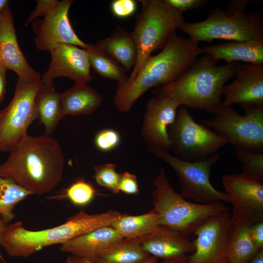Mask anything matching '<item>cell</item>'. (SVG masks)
I'll use <instances>...</instances> for the list:
<instances>
[{
    "label": "cell",
    "mask_w": 263,
    "mask_h": 263,
    "mask_svg": "<svg viewBox=\"0 0 263 263\" xmlns=\"http://www.w3.org/2000/svg\"><path fill=\"white\" fill-rule=\"evenodd\" d=\"M199 48L198 42L175 35L159 54L147 58L132 82L117 85L113 101L118 111L128 112L146 91L176 79L200 55Z\"/></svg>",
    "instance_id": "cell-2"
},
{
    "label": "cell",
    "mask_w": 263,
    "mask_h": 263,
    "mask_svg": "<svg viewBox=\"0 0 263 263\" xmlns=\"http://www.w3.org/2000/svg\"><path fill=\"white\" fill-rule=\"evenodd\" d=\"M238 113L232 105L222 106L212 119L202 120L205 126L230 143L235 150L263 151V105L242 107Z\"/></svg>",
    "instance_id": "cell-8"
},
{
    "label": "cell",
    "mask_w": 263,
    "mask_h": 263,
    "mask_svg": "<svg viewBox=\"0 0 263 263\" xmlns=\"http://www.w3.org/2000/svg\"><path fill=\"white\" fill-rule=\"evenodd\" d=\"M164 2L177 12L183 14L184 12L198 9L207 5V0H163Z\"/></svg>",
    "instance_id": "cell-35"
},
{
    "label": "cell",
    "mask_w": 263,
    "mask_h": 263,
    "mask_svg": "<svg viewBox=\"0 0 263 263\" xmlns=\"http://www.w3.org/2000/svg\"><path fill=\"white\" fill-rule=\"evenodd\" d=\"M199 54L215 63L223 59L226 63L243 61L263 65V40L230 41L205 46L199 48Z\"/></svg>",
    "instance_id": "cell-21"
},
{
    "label": "cell",
    "mask_w": 263,
    "mask_h": 263,
    "mask_svg": "<svg viewBox=\"0 0 263 263\" xmlns=\"http://www.w3.org/2000/svg\"><path fill=\"white\" fill-rule=\"evenodd\" d=\"M158 259L150 256L145 263H157ZM65 263H92L88 260L76 256L69 255L65 260Z\"/></svg>",
    "instance_id": "cell-40"
},
{
    "label": "cell",
    "mask_w": 263,
    "mask_h": 263,
    "mask_svg": "<svg viewBox=\"0 0 263 263\" xmlns=\"http://www.w3.org/2000/svg\"><path fill=\"white\" fill-rule=\"evenodd\" d=\"M123 239L112 227H102L61 244L59 250L91 262Z\"/></svg>",
    "instance_id": "cell-20"
},
{
    "label": "cell",
    "mask_w": 263,
    "mask_h": 263,
    "mask_svg": "<svg viewBox=\"0 0 263 263\" xmlns=\"http://www.w3.org/2000/svg\"><path fill=\"white\" fill-rule=\"evenodd\" d=\"M252 225L242 220H232L227 244L229 263H247L258 253L250 236Z\"/></svg>",
    "instance_id": "cell-24"
},
{
    "label": "cell",
    "mask_w": 263,
    "mask_h": 263,
    "mask_svg": "<svg viewBox=\"0 0 263 263\" xmlns=\"http://www.w3.org/2000/svg\"><path fill=\"white\" fill-rule=\"evenodd\" d=\"M169 128L171 149L175 156L183 160L205 159L228 143L215 131L196 122L183 106L180 107L174 123Z\"/></svg>",
    "instance_id": "cell-10"
},
{
    "label": "cell",
    "mask_w": 263,
    "mask_h": 263,
    "mask_svg": "<svg viewBox=\"0 0 263 263\" xmlns=\"http://www.w3.org/2000/svg\"><path fill=\"white\" fill-rule=\"evenodd\" d=\"M247 263H263V248L260 250Z\"/></svg>",
    "instance_id": "cell-42"
},
{
    "label": "cell",
    "mask_w": 263,
    "mask_h": 263,
    "mask_svg": "<svg viewBox=\"0 0 263 263\" xmlns=\"http://www.w3.org/2000/svg\"><path fill=\"white\" fill-rule=\"evenodd\" d=\"M222 183L232 205V220L251 225L263 220V181L241 173L224 175Z\"/></svg>",
    "instance_id": "cell-13"
},
{
    "label": "cell",
    "mask_w": 263,
    "mask_h": 263,
    "mask_svg": "<svg viewBox=\"0 0 263 263\" xmlns=\"http://www.w3.org/2000/svg\"><path fill=\"white\" fill-rule=\"evenodd\" d=\"M95 193L93 186L81 179L73 183L65 191V195L68 199L78 206L88 205L93 199Z\"/></svg>",
    "instance_id": "cell-32"
},
{
    "label": "cell",
    "mask_w": 263,
    "mask_h": 263,
    "mask_svg": "<svg viewBox=\"0 0 263 263\" xmlns=\"http://www.w3.org/2000/svg\"><path fill=\"white\" fill-rule=\"evenodd\" d=\"M236 158L242 167V173L263 181V151L235 150Z\"/></svg>",
    "instance_id": "cell-30"
},
{
    "label": "cell",
    "mask_w": 263,
    "mask_h": 263,
    "mask_svg": "<svg viewBox=\"0 0 263 263\" xmlns=\"http://www.w3.org/2000/svg\"><path fill=\"white\" fill-rule=\"evenodd\" d=\"M140 12L136 15L131 32L136 48L134 66L124 84L132 82L147 58L154 51L163 49L185 22L183 14L163 0L141 1Z\"/></svg>",
    "instance_id": "cell-5"
},
{
    "label": "cell",
    "mask_w": 263,
    "mask_h": 263,
    "mask_svg": "<svg viewBox=\"0 0 263 263\" xmlns=\"http://www.w3.org/2000/svg\"><path fill=\"white\" fill-rule=\"evenodd\" d=\"M158 216L153 209L135 216L121 214L111 227L124 239H138L155 230L158 226Z\"/></svg>",
    "instance_id": "cell-26"
},
{
    "label": "cell",
    "mask_w": 263,
    "mask_h": 263,
    "mask_svg": "<svg viewBox=\"0 0 263 263\" xmlns=\"http://www.w3.org/2000/svg\"><path fill=\"white\" fill-rule=\"evenodd\" d=\"M120 214L115 210L97 214L80 210L60 225L37 231L25 228L20 221L7 224L1 234L0 245L11 257H27L46 246L61 244L99 228L111 226Z\"/></svg>",
    "instance_id": "cell-4"
},
{
    "label": "cell",
    "mask_w": 263,
    "mask_h": 263,
    "mask_svg": "<svg viewBox=\"0 0 263 263\" xmlns=\"http://www.w3.org/2000/svg\"><path fill=\"white\" fill-rule=\"evenodd\" d=\"M120 137L113 129H107L99 132L94 138L96 147L102 151H109L115 149L119 144Z\"/></svg>",
    "instance_id": "cell-33"
},
{
    "label": "cell",
    "mask_w": 263,
    "mask_h": 263,
    "mask_svg": "<svg viewBox=\"0 0 263 263\" xmlns=\"http://www.w3.org/2000/svg\"><path fill=\"white\" fill-rule=\"evenodd\" d=\"M40 80L30 82L18 78L11 102L0 110V152H9L37 119L35 97Z\"/></svg>",
    "instance_id": "cell-11"
},
{
    "label": "cell",
    "mask_w": 263,
    "mask_h": 263,
    "mask_svg": "<svg viewBox=\"0 0 263 263\" xmlns=\"http://www.w3.org/2000/svg\"><path fill=\"white\" fill-rule=\"evenodd\" d=\"M86 50L88 53L90 65L97 73L103 77L116 81L118 84L127 82L129 76L126 75V71L96 44H89Z\"/></svg>",
    "instance_id": "cell-28"
},
{
    "label": "cell",
    "mask_w": 263,
    "mask_h": 263,
    "mask_svg": "<svg viewBox=\"0 0 263 263\" xmlns=\"http://www.w3.org/2000/svg\"><path fill=\"white\" fill-rule=\"evenodd\" d=\"M65 115H89L101 104L100 94L87 84L75 85L61 94Z\"/></svg>",
    "instance_id": "cell-25"
},
{
    "label": "cell",
    "mask_w": 263,
    "mask_h": 263,
    "mask_svg": "<svg viewBox=\"0 0 263 263\" xmlns=\"http://www.w3.org/2000/svg\"><path fill=\"white\" fill-rule=\"evenodd\" d=\"M119 190L127 194H138L139 188L136 175L127 171L121 173Z\"/></svg>",
    "instance_id": "cell-37"
},
{
    "label": "cell",
    "mask_w": 263,
    "mask_h": 263,
    "mask_svg": "<svg viewBox=\"0 0 263 263\" xmlns=\"http://www.w3.org/2000/svg\"><path fill=\"white\" fill-rule=\"evenodd\" d=\"M241 64L218 66L207 57L196 58L176 79L152 91L156 96L169 98L180 106L214 113L222 106L225 83L235 77Z\"/></svg>",
    "instance_id": "cell-3"
},
{
    "label": "cell",
    "mask_w": 263,
    "mask_h": 263,
    "mask_svg": "<svg viewBox=\"0 0 263 263\" xmlns=\"http://www.w3.org/2000/svg\"><path fill=\"white\" fill-rule=\"evenodd\" d=\"M231 215L229 210L208 219L192 234L195 250L184 263H229L227 237Z\"/></svg>",
    "instance_id": "cell-12"
},
{
    "label": "cell",
    "mask_w": 263,
    "mask_h": 263,
    "mask_svg": "<svg viewBox=\"0 0 263 263\" xmlns=\"http://www.w3.org/2000/svg\"><path fill=\"white\" fill-rule=\"evenodd\" d=\"M235 78L222 89V106L263 105V65L240 64Z\"/></svg>",
    "instance_id": "cell-19"
},
{
    "label": "cell",
    "mask_w": 263,
    "mask_h": 263,
    "mask_svg": "<svg viewBox=\"0 0 263 263\" xmlns=\"http://www.w3.org/2000/svg\"><path fill=\"white\" fill-rule=\"evenodd\" d=\"M51 61L41 80L53 81L58 77H66L75 85L87 84L92 80L88 53L86 50L71 44H61L50 52Z\"/></svg>",
    "instance_id": "cell-16"
},
{
    "label": "cell",
    "mask_w": 263,
    "mask_h": 263,
    "mask_svg": "<svg viewBox=\"0 0 263 263\" xmlns=\"http://www.w3.org/2000/svg\"><path fill=\"white\" fill-rule=\"evenodd\" d=\"M250 236L252 241L258 250L263 248V220L251 226Z\"/></svg>",
    "instance_id": "cell-39"
},
{
    "label": "cell",
    "mask_w": 263,
    "mask_h": 263,
    "mask_svg": "<svg viewBox=\"0 0 263 263\" xmlns=\"http://www.w3.org/2000/svg\"><path fill=\"white\" fill-rule=\"evenodd\" d=\"M136 239L150 256L177 263H184L187 254L195 250L193 242L188 236L164 226L158 225L151 233Z\"/></svg>",
    "instance_id": "cell-18"
},
{
    "label": "cell",
    "mask_w": 263,
    "mask_h": 263,
    "mask_svg": "<svg viewBox=\"0 0 263 263\" xmlns=\"http://www.w3.org/2000/svg\"><path fill=\"white\" fill-rule=\"evenodd\" d=\"M7 4H8V0H0V14L2 12Z\"/></svg>",
    "instance_id": "cell-44"
},
{
    "label": "cell",
    "mask_w": 263,
    "mask_h": 263,
    "mask_svg": "<svg viewBox=\"0 0 263 263\" xmlns=\"http://www.w3.org/2000/svg\"><path fill=\"white\" fill-rule=\"evenodd\" d=\"M0 263H3L0 260Z\"/></svg>",
    "instance_id": "cell-46"
},
{
    "label": "cell",
    "mask_w": 263,
    "mask_h": 263,
    "mask_svg": "<svg viewBox=\"0 0 263 263\" xmlns=\"http://www.w3.org/2000/svg\"><path fill=\"white\" fill-rule=\"evenodd\" d=\"M110 8L112 14L119 19H125L132 16L136 11L137 3L134 0H114Z\"/></svg>",
    "instance_id": "cell-34"
},
{
    "label": "cell",
    "mask_w": 263,
    "mask_h": 263,
    "mask_svg": "<svg viewBox=\"0 0 263 263\" xmlns=\"http://www.w3.org/2000/svg\"><path fill=\"white\" fill-rule=\"evenodd\" d=\"M258 2L254 0H230L225 6V12L229 16L245 12L248 5Z\"/></svg>",
    "instance_id": "cell-38"
},
{
    "label": "cell",
    "mask_w": 263,
    "mask_h": 263,
    "mask_svg": "<svg viewBox=\"0 0 263 263\" xmlns=\"http://www.w3.org/2000/svg\"><path fill=\"white\" fill-rule=\"evenodd\" d=\"M31 195V192L12 180L0 177V218L9 224L15 217V206Z\"/></svg>",
    "instance_id": "cell-29"
},
{
    "label": "cell",
    "mask_w": 263,
    "mask_h": 263,
    "mask_svg": "<svg viewBox=\"0 0 263 263\" xmlns=\"http://www.w3.org/2000/svg\"><path fill=\"white\" fill-rule=\"evenodd\" d=\"M64 164V156L57 140L48 135L27 134L0 165V177L41 196L61 182Z\"/></svg>",
    "instance_id": "cell-1"
},
{
    "label": "cell",
    "mask_w": 263,
    "mask_h": 263,
    "mask_svg": "<svg viewBox=\"0 0 263 263\" xmlns=\"http://www.w3.org/2000/svg\"><path fill=\"white\" fill-rule=\"evenodd\" d=\"M72 0L59 1L55 8L45 18L33 20L34 42L40 51L50 52L61 44H71L86 49L87 43L76 34L70 23L68 13Z\"/></svg>",
    "instance_id": "cell-14"
},
{
    "label": "cell",
    "mask_w": 263,
    "mask_h": 263,
    "mask_svg": "<svg viewBox=\"0 0 263 263\" xmlns=\"http://www.w3.org/2000/svg\"><path fill=\"white\" fill-rule=\"evenodd\" d=\"M7 224H6L3 220L0 218V245L1 234L4 227ZM0 260L3 263H7L6 262V261L4 260L2 256L1 255L0 251Z\"/></svg>",
    "instance_id": "cell-43"
},
{
    "label": "cell",
    "mask_w": 263,
    "mask_h": 263,
    "mask_svg": "<svg viewBox=\"0 0 263 263\" xmlns=\"http://www.w3.org/2000/svg\"><path fill=\"white\" fill-rule=\"evenodd\" d=\"M181 106L168 97L156 96L148 101L141 133L149 147L169 151L171 149L168 129L174 122Z\"/></svg>",
    "instance_id": "cell-15"
},
{
    "label": "cell",
    "mask_w": 263,
    "mask_h": 263,
    "mask_svg": "<svg viewBox=\"0 0 263 263\" xmlns=\"http://www.w3.org/2000/svg\"><path fill=\"white\" fill-rule=\"evenodd\" d=\"M0 66L14 71L18 78L27 82L41 79L40 74L30 66L19 46L9 4L0 14Z\"/></svg>",
    "instance_id": "cell-17"
},
{
    "label": "cell",
    "mask_w": 263,
    "mask_h": 263,
    "mask_svg": "<svg viewBox=\"0 0 263 263\" xmlns=\"http://www.w3.org/2000/svg\"><path fill=\"white\" fill-rule=\"evenodd\" d=\"M161 263H177L173 261H169V260H163Z\"/></svg>",
    "instance_id": "cell-45"
},
{
    "label": "cell",
    "mask_w": 263,
    "mask_h": 263,
    "mask_svg": "<svg viewBox=\"0 0 263 263\" xmlns=\"http://www.w3.org/2000/svg\"><path fill=\"white\" fill-rule=\"evenodd\" d=\"M34 10L29 15L25 24L27 26L38 17L45 18L56 6L59 2L57 0H38Z\"/></svg>",
    "instance_id": "cell-36"
},
{
    "label": "cell",
    "mask_w": 263,
    "mask_h": 263,
    "mask_svg": "<svg viewBox=\"0 0 263 263\" xmlns=\"http://www.w3.org/2000/svg\"><path fill=\"white\" fill-rule=\"evenodd\" d=\"M150 255L136 239H124L94 258L92 263H145Z\"/></svg>",
    "instance_id": "cell-27"
},
{
    "label": "cell",
    "mask_w": 263,
    "mask_h": 263,
    "mask_svg": "<svg viewBox=\"0 0 263 263\" xmlns=\"http://www.w3.org/2000/svg\"><path fill=\"white\" fill-rule=\"evenodd\" d=\"M93 178L100 186L114 194L119 193V182L120 174L116 171V166L112 163L97 165L94 167Z\"/></svg>",
    "instance_id": "cell-31"
},
{
    "label": "cell",
    "mask_w": 263,
    "mask_h": 263,
    "mask_svg": "<svg viewBox=\"0 0 263 263\" xmlns=\"http://www.w3.org/2000/svg\"><path fill=\"white\" fill-rule=\"evenodd\" d=\"M37 119L43 125L44 135H48L56 129L65 116L61 99V94L55 89L53 81L41 80L35 97Z\"/></svg>",
    "instance_id": "cell-22"
},
{
    "label": "cell",
    "mask_w": 263,
    "mask_h": 263,
    "mask_svg": "<svg viewBox=\"0 0 263 263\" xmlns=\"http://www.w3.org/2000/svg\"><path fill=\"white\" fill-rule=\"evenodd\" d=\"M180 29L189 36V39L198 43H210L217 39L228 41L263 40V17L255 11L229 16L217 8L210 10L205 19L185 22Z\"/></svg>",
    "instance_id": "cell-7"
},
{
    "label": "cell",
    "mask_w": 263,
    "mask_h": 263,
    "mask_svg": "<svg viewBox=\"0 0 263 263\" xmlns=\"http://www.w3.org/2000/svg\"><path fill=\"white\" fill-rule=\"evenodd\" d=\"M96 44L126 71H132L135 64L137 52L131 32L123 27L117 26L110 37Z\"/></svg>",
    "instance_id": "cell-23"
},
{
    "label": "cell",
    "mask_w": 263,
    "mask_h": 263,
    "mask_svg": "<svg viewBox=\"0 0 263 263\" xmlns=\"http://www.w3.org/2000/svg\"><path fill=\"white\" fill-rule=\"evenodd\" d=\"M152 184V209L158 216V225L188 236L212 216L229 210L222 202L201 204L187 201L173 188L163 168Z\"/></svg>",
    "instance_id": "cell-6"
},
{
    "label": "cell",
    "mask_w": 263,
    "mask_h": 263,
    "mask_svg": "<svg viewBox=\"0 0 263 263\" xmlns=\"http://www.w3.org/2000/svg\"><path fill=\"white\" fill-rule=\"evenodd\" d=\"M148 150L175 171L180 184L181 194L185 199L201 204L229 203L226 193L215 188L210 181L211 169L220 158L218 153L202 160L189 161L150 147Z\"/></svg>",
    "instance_id": "cell-9"
},
{
    "label": "cell",
    "mask_w": 263,
    "mask_h": 263,
    "mask_svg": "<svg viewBox=\"0 0 263 263\" xmlns=\"http://www.w3.org/2000/svg\"><path fill=\"white\" fill-rule=\"evenodd\" d=\"M6 70L0 66V103L3 101L6 93Z\"/></svg>",
    "instance_id": "cell-41"
}]
</instances>
